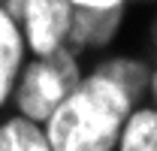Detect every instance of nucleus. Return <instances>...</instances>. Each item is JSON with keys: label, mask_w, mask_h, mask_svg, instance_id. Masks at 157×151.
Returning a JSON list of instances; mask_svg holds the SVG:
<instances>
[{"label": "nucleus", "mask_w": 157, "mask_h": 151, "mask_svg": "<svg viewBox=\"0 0 157 151\" xmlns=\"http://www.w3.org/2000/svg\"><path fill=\"white\" fill-rule=\"evenodd\" d=\"M133 100L103 76H88L60 103L48 124L52 151H112L130 118Z\"/></svg>", "instance_id": "1"}, {"label": "nucleus", "mask_w": 157, "mask_h": 151, "mask_svg": "<svg viewBox=\"0 0 157 151\" xmlns=\"http://www.w3.org/2000/svg\"><path fill=\"white\" fill-rule=\"evenodd\" d=\"M82 82L76 67V57L70 48H55L42 60L30 64L24 70V79L18 85V109L27 121H48L55 109L73 94Z\"/></svg>", "instance_id": "2"}, {"label": "nucleus", "mask_w": 157, "mask_h": 151, "mask_svg": "<svg viewBox=\"0 0 157 151\" xmlns=\"http://www.w3.org/2000/svg\"><path fill=\"white\" fill-rule=\"evenodd\" d=\"M73 21V3L70 0H27L24 6V27H27V45L39 57L63 48L70 37Z\"/></svg>", "instance_id": "3"}, {"label": "nucleus", "mask_w": 157, "mask_h": 151, "mask_svg": "<svg viewBox=\"0 0 157 151\" xmlns=\"http://www.w3.org/2000/svg\"><path fill=\"white\" fill-rule=\"evenodd\" d=\"M121 24V6L115 9H82L73 6V21H70V37L67 45L70 52H78L85 45H106L112 33Z\"/></svg>", "instance_id": "4"}, {"label": "nucleus", "mask_w": 157, "mask_h": 151, "mask_svg": "<svg viewBox=\"0 0 157 151\" xmlns=\"http://www.w3.org/2000/svg\"><path fill=\"white\" fill-rule=\"evenodd\" d=\"M21 55H24V39H21L18 24L9 18L6 9H0V103L12 94L15 76L21 70Z\"/></svg>", "instance_id": "5"}, {"label": "nucleus", "mask_w": 157, "mask_h": 151, "mask_svg": "<svg viewBox=\"0 0 157 151\" xmlns=\"http://www.w3.org/2000/svg\"><path fill=\"white\" fill-rule=\"evenodd\" d=\"M0 151H52V145L33 121L12 118L0 127Z\"/></svg>", "instance_id": "6"}, {"label": "nucleus", "mask_w": 157, "mask_h": 151, "mask_svg": "<svg viewBox=\"0 0 157 151\" xmlns=\"http://www.w3.org/2000/svg\"><path fill=\"white\" fill-rule=\"evenodd\" d=\"M121 151H157V112H130L121 130Z\"/></svg>", "instance_id": "7"}, {"label": "nucleus", "mask_w": 157, "mask_h": 151, "mask_svg": "<svg viewBox=\"0 0 157 151\" xmlns=\"http://www.w3.org/2000/svg\"><path fill=\"white\" fill-rule=\"evenodd\" d=\"M97 76L115 82L130 100H136L139 91H142L145 82H148V70H145V64H139V60H127V57H118V60H106V64H100V67H97Z\"/></svg>", "instance_id": "8"}, {"label": "nucleus", "mask_w": 157, "mask_h": 151, "mask_svg": "<svg viewBox=\"0 0 157 151\" xmlns=\"http://www.w3.org/2000/svg\"><path fill=\"white\" fill-rule=\"evenodd\" d=\"M73 6H82V9H115L124 0H70Z\"/></svg>", "instance_id": "9"}, {"label": "nucleus", "mask_w": 157, "mask_h": 151, "mask_svg": "<svg viewBox=\"0 0 157 151\" xmlns=\"http://www.w3.org/2000/svg\"><path fill=\"white\" fill-rule=\"evenodd\" d=\"M151 88H154V100H157V73H154V79H151Z\"/></svg>", "instance_id": "10"}]
</instances>
